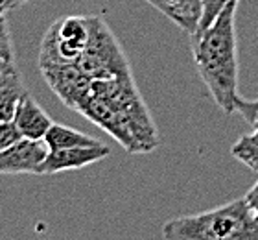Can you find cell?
<instances>
[{"instance_id": "obj_21", "label": "cell", "mask_w": 258, "mask_h": 240, "mask_svg": "<svg viewBox=\"0 0 258 240\" xmlns=\"http://www.w3.org/2000/svg\"><path fill=\"white\" fill-rule=\"evenodd\" d=\"M254 218H256V224H258V213H254Z\"/></svg>"}, {"instance_id": "obj_12", "label": "cell", "mask_w": 258, "mask_h": 240, "mask_svg": "<svg viewBox=\"0 0 258 240\" xmlns=\"http://www.w3.org/2000/svg\"><path fill=\"white\" fill-rule=\"evenodd\" d=\"M232 157L247 166L249 170L258 172V128L253 133L240 137L231 148Z\"/></svg>"}, {"instance_id": "obj_14", "label": "cell", "mask_w": 258, "mask_h": 240, "mask_svg": "<svg viewBox=\"0 0 258 240\" xmlns=\"http://www.w3.org/2000/svg\"><path fill=\"white\" fill-rule=\"evenodd\" d=\"M21 139H24V137L13 120H0V152L13 146Z\"/></svg>"}, {"instance_id": "obj_17", "label": "cell", "mask_w": 258, "mask_h": 240, "mask_svg": "<svg viewBox=\"0 0 258 240\" xmlns=\"http://www.w3.org/2000/svg\"><path fill=\"white\" fill-rule=\"evenodd\" d=\"M245 200H247V203L251 205V209H253L254 213H258V181L254 183L253 187H251V190L245 194Z\"/></svg>"}, {"instance_id": "obj_15", "label": "cell", "mask_w": 258, "mask_h": 240, "mask_svg": "<svg viewBox=\"0 0 258 240\" xmlns=\"http://www.w3.org/2000/svg\"><path fill=\"white\" fill-rule=\"evenodd\" d=\"M236 111L242 115V118L253 128H258V98L256 100H245L238 96L236 100Z\"/></svg>"}, {"instance_id": "obj_2", "label": "cell", "mask_w": 258, "mask_h": 240, "mask_svg": "<svg viewBox=\"0 0 258 240\" xmlns=\"http://www.w3.org/2000/svg\"><path fill=\"white\" fill-rule=\"evenodd\" d=\"M162 236L168 240L258 238V224L247 200L240 198L205 213L168 220L162 225Z\"/></svg>"}, {"instance_id": "obj_10", "label": "cell", "mask_w": 258, "mask_h": 240, "mask_svg": "<svg viewBox=\"0 0 258 240\" xmlns=\"http://www.w3.org/2000/svg\"><path fill=\"white\" fill-rule=\"evenodd\" d=\"M26 92L15 65L0 70V120H13L17 104Z\"/></svg>"}, {"instance_id": "obj_6", "label": "cell", "mask_w": 258, "mask_h": 240, "mask_svg": "<svg viewBox=\"0 0 258 240\" xmlns=\"http://www.w3.org/2000/svg\"><path fill=\"white\" fill-rule=\"evenodd\" d=\"M48 152L44 140L21 139L0 152V174H43Z\"/></svg>"}, {"instance_id": "obj_7", "label": "cell", "mask_w": 258, "mask_h": 240, "mask_svg": "<svg viewBox=\"0 0 258 240\" xmlns=\"http://www.w3.org/2000/svg\"><path fill=\"white\" fill-rule=\"evenodd\" d=\"M111 150L105 144L98 146H78V148L50 150L43 163V174H59L67 170H80L89 165L100 163L109 157Z\"/></svg>"}, {"instance_id": "obj_20", "label": "cell", "mask_w": 258, "mask_h": 240, "mask_svg": "<svg viewBox=\"0 0 258 240\" xmlns=\"http://www.w3.org/2000/svg\"><path fill=\"white\" fill-rule=\"evenodd\" d=\"M10 65H15V63H6V61H0V70L6 69V67H10Z\"/></svg>"}, {"instance_id": "obj_11", "label": "cell", "mask_w": 258, "mask_h": 240, "mask_svg": "<svg viewBox=\"0 0 258 240\" xmlns=\"http://www.w3.org/2000/svg\"><path fill=\"white\" fill-rule=\"evenodd\" d=\"M43 140L46 142L48 150H64V148H78V146H98V144H102L98 139L91 137V135L57 122H54L50 126V129L46 131Z\"/></svg>"}, {"instance_id": "obj_5", "label": "cell", "mask_w": 258, "mask_h": 240, "mask_svg": "<svg viewBox=\"0 0 258 240\" xmlns=\"http://www.w3.org/2000/svg\"><path fill=\"white\" fill-rule=\"evenodd\" d=\"M39 70L54 94L74 111L94 81L80 63H39Z\"/></svg>"}, {"instance_id": "obj_16", "label": "cell", "mask_w": 258, "mask_h": 240, "mask_svg": "<svg viewBox=\"0 0 258 240\" xmlns=\"http://www.w3.org/2000/svg\"><path fill=\"white\" fill-rule=\"evenodd\" d=\"M0 61H6V63H15V52H13L10 28H8L6 21L0 22Z\"/></svg>"}, {"instance_id": "obj_22", "label": "cell", "mask_w": 258, "mask_h": 240, "mask_svg": "<svg viewBox=\"0 0 258 240\" xmlns=\"http://www.w3.org/2000/svg\"><path fill=\"white\" fill-rule=\"evenodd\" d=\"M146 2H148V4H150V2H151V0H146Z\"/></svg>"}, {"instance_id": "obj_1", "label": "cell", "mask_w": 258, "mask_h": 240, "mask_svg": "<svg viewBox=\"0 0 258 240\" xmlns=\"http://www.w3.org/2000/svg\"><path fill=\"white\" fill-rule=\"evenodd\" d=\"M231 0L216 21L192 35V54L198 72L216 106L225 115L236 111L238 100V41L236 10Z\"/></svg>"}, {"instance_id": "obj_9", "label": "cell", "mask_w": 258, "mask_h": 240, "mask_svg": "<svg viewBox=\"0 0 258 240\" xmlns=\"http://www.w3.org/2000/svg\"><path fill=\"white\" fill-rule=\"evenodd\" d=\"M150 4L162 15H166L175 26L188 33L190 37L198 32L203 13V0H151Z\"/></svg>"}, {"instance_id": "obj_3", "label": "cell", "mask_w": 258, "mask_h": 240, "mask_svg": "<svg viewBox=\"0 0 258 240\" xmlns=\"http://www.w3.org/2000/svg\"><path fill=\"white\" fill-rule=\"evenodd\" d=\"M91 92L111 102L124 115L133 129L135 139L139 142L140 154L153 152L159 146V131L144 98L140 96L139 87L135 83L133 72L94 80L91 85Z\"/></svg>"}, {"instance_id": "obj_4", "label": "cell", "mask_w": 258, "mask_h": 240, "mask_svg": "<svg viewBox=\"0 0 258 240\" xmlns=\"http://www.w3.org/2000/svg\"><path fill=\"white\" fill-rule=\"evenodd\" d=\"M87 22H89V41L80 58L81 69L92 80L129 74L131 72L129 61L107 22L98 15H89Z\"/></svg>"}, {"instance_id": "obj_8", "label": "cell", "mask_w": 258, "mask_h": 240, "mask_svg": "<svg viewBox=\"0 0 258 240\" xmlns=\"http://www.w3.org/2000/svg\"><path fill=\"white\" fill-rule=\"evenodd\" d=\"M13 122H15V126L19 128L24 139L43 140L50 126L54 124V120L50 118V115L44 111L43 107L39 106V102L30 92H26L17 104Z\"/></svg>"}, {"instance_id": "obj_19", "label": "cell", "mask_w": 258, "mask_h": 240, "mask_svg": "<svg viewBox=\"0 0 258 240\" xmlns=\"http://www.w3.org/2000/svg\"><path fill=\"white\" fill-rule=\"evenodd\" d=\"M8 11H10L8 4H6L4 0H0V22H4V21H6V15H8Z\"/></svg>"}, {"instance_id": "obj_18", "label": "cell", "mask_w": 258, "mask_h": 240, "mask_svg": "<svg viewBox=\"0 0 258 240\" xmlns=\"http://www.w3.org/2000/svg\"><path fill=\"white\" fill-rule=\"evenodd\" d=\"M4 2L8 4V8H10V10H15V8L28 4V2H32V0H4Z\"/></svg>"}, {"instance_id": "obj_13", "label": "cell", "mask_w": 258, "mask_h": 240, "mask_svg": "<svg viewBox=\"0 0 258 240\" xmlns=\"http://www.w3.org/2000/svg\"><path fill=\"white\" fill-rule=\"evenodd\" d=\"M229 2H231V0H203V13H201V21H199L198 32H201V30H205L207 26H210V24L216 21V17L225 10V6L229 4Z\"/></svg>"}]
</instances>
